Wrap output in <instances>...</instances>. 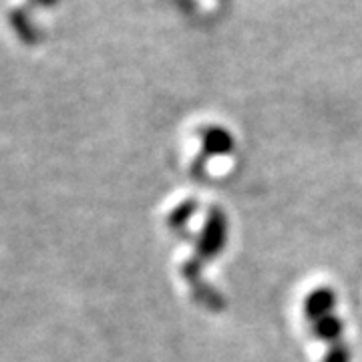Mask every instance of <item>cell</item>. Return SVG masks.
<instances>
[{"instance_id": "6da1fadb", "label": "cell", "mask_w": 362, "mask_h": 362, "mask_svg": "<svg viewBox=\"0 0 362 362\" xmlns=\"http://www.w3.org/2000/svg\"><path fill=\"white\" fill-rule=\"evenodd\" d=\"M168 228L183 250L180 258V276L192 296L211 308L221 298L207 284L206 270L226 252L230 242V220L218 204L187 197L180 199L168 214Z\"/></svg>"}, {"instance_id": "7a4b0ae2", "label": "cell", "mask_w": 362, "mask_h": 362, "mask_svg": "<svg viewBox=\"0 0 362 362\" xmlns=\"http://www.w3.org/2000/svg\"><path fill=\"white\" fill-rule=\"evenodd\" d=\"M300 318L304 332L318 350L320 362H352L346 322L340 296L330 284H316L300 298Z\"/></svg>"}, {"instance_id": "3957f363", "label": "cell", "mask_w": 362, "mask_h": 362, "mask_svg": "<svg viewBox=\"0 0 362 362\" xmlns=\"http://www.w3.org/2000/svg\"><path fill=\"white\" fill-rule=\"evenodd\" d=\"M189 143L187 169L195 180H214L232 168L238 145L228 127L218 123L202 125L192 133Z\"/></svg>"}, {"instance_id": "277c9868", "label": "cell", "mask_w": 362, "mask_h": 362, "mask_svg": "<svg viewBox=\"0 0 362 362\" xmlns=\"http://www.w3.org/2000/svg\"><path fill=\"white\" fill-rule=\"evenodd\" d=\"M59 2L61 0H8L4 21L14 39L28 47L37 45L42 33V25L37 16L59 6Z\"/></svg>"}]
</instances>
